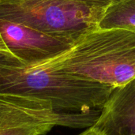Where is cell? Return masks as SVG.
<instances>
[{"label": "cell", "instance_id": "obj_4", "mask_svg": "<svg viewBox=\"0 0 135 135\" xmlns=\"http://www.w3.org/2000/svg\"><path fill=\"white\" fill-rule=\"evenodd\" d=\"M100 110L66 112L36 99L0 94V135H46L55 127L88 129Z\"/></svg>", "mask_w": 135, "mask_h": 135}, {"label": "cell", "instance_id": "obj_2", "mask_svg": "<svg viewBox=\"0 0 135 135\" xmlns=\"http://www.w3.org/2000/svg\"><path fill=\"white\" fill-rule=\"evenodd\" d=\"M47 61L58 70L115 89L135 78V33L97 28Z\"/></svg>", "mask_w": 135, "mask_h": 135}, {"label": "cell", "instance_id": "obj_9", "mask_svg": "<svg viewBox=\"0 0 135 135\" xmlns=\"http://www.w3.org/2000/svg\"><path fill=\"white\" fill-rule=\"evenodd\" d=\"M0 54H2V55H9V56H12V54L11 52L9 51V50L8 49V47H6L3 39H2V36L1 35V32H0ZM14 58V57H13Z\"/></svg>", "mask_w": 135, "mask_h": 135}, {"label": "cell", "instance_id": "obj_5", "mask_svg": "<svg viewBox=\"0 0 135 135\" xmlns=\"http://www.w3.org/2000/svg\"><path fill=\"white\" fill-rule=\"evenodd\" d=\"M0 32L13 57L26 64L39 63L54 57L76 42L2 18H0Z\"/></svg>", "mask_w": 135, "mask_h": 135}, {"label": "cell", "instance_id": "obj_8", "mask_svg": "<svg viewBox=\"0 0 135 135\" xmlns=\"http://www.w3.org/2000/svg\"><path fill=\"white\" fill-rule=\"evenodd\" d=\"M76 1H79L94 6L108 8L111 4H112L117 0H76Z\"/></svg>", "mask_w": 135, "mask_h": 135}, {"label": "cell", "instance_id": "obj_1", "mask_svg": "<svg viewBox=\"0 0 135 135\" xmlns=\"http://www.w3.org/2000/svg\"><path fill=\"white\" fill-rule=\"evenodd\" d=\"M115 88L53 67L47 59L26 64L0 54V94L41 100L59 112L101 110Z\"/></svg>", "mask_w": 135, "mask_h": 135}, {"label": "cell", "instance_id": "obj_10", "mask_svg": "<svg viewBox=\"0 0 135 135\" xmlns=\"http://www.w3.org/2000/svg\"><path fill=\"white\" fill-rule=\"evenodd\" d=\"M79 135H102L97 132H96L95 131H93L92 128H88L86 129L84 132H82L81 134Z\"/></svg>", "mask_w": 135, "mask_h": 135}, {"label": "cell", "instance_id": "obj_7", "mask_svg": "<svg viewBox=\"0 0 135 135\" xmlns=\"http://www.w3.org/2000/svg\"><path fill=\"white\" fill-rule=\"evenodd\" d=\"M100 29H123L135 33V0H117L104 11Z\"/></svg>", "mask_w": 135, "mask_h": 135}, {"label": "cell", "instance_id": "obj_6", "mask_svg": "<svg viewBox=\"0 0 135 135\" xmlns=\"http://www.w3.org/2000/svg\"><path fill=\"white\" fill-rule=\"evenodd\" d=\"M90 128L102 135H135V78L112 91Z\"/></svg>", "mask_w": 135, "mask_h": 135}, {"label": "cell", "instance_id": "obj_3", "mask_svg": "<svg viewBox=\"0 0 135 135\" xmlns=\"http://www.w3.org/2000/svg\"><path fill=\"white\" fill-rule=\"evenodd\" d=\"M106 9L76 0H0V18L77 41L98 28Z\"/></svg>", "mask_w": 135, "mask_h": 135}]
</instances>
